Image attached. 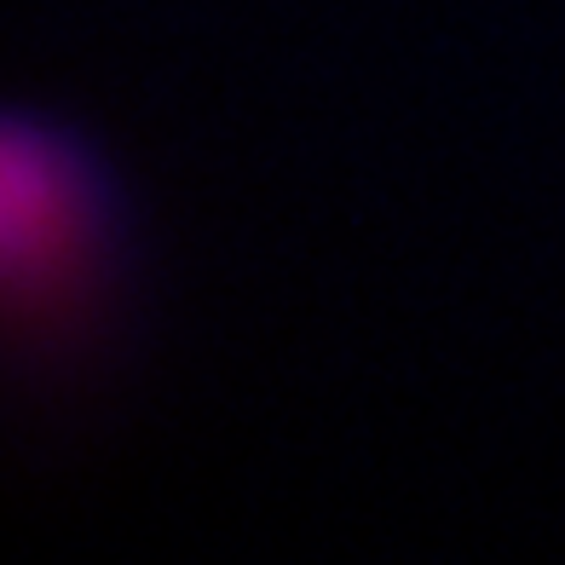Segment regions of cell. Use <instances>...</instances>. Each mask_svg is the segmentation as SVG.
I'll use <instances>...</instances> for the list:
<instances>
[{
  "label": "cell",
  "instance_id": "1",
  "mask_svg": "<svg viewBox=\"0 0 565 565\" xmlns=\"http://www.w3.org/2000/svg\"><path fill=\"white\" fill-rule=\"evenodd\" d=\"M145 214L87 127L0 105V416L58 422L145 335Z\"/></svg>",
  "mask_w": 565,
  "mask_h": 565
}]
</instances>
